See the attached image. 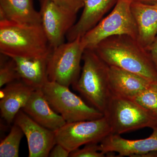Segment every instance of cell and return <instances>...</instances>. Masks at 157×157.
<instances>
[{"label":"cell","instance_id":"cell-12","mask_svg":"<svg viewBox=\"0 0 157 157\" xmlns=\"http://www.w3.org/2000/svg\"><path fill=\"white\" fill-rule=\"evenodd\" d=\"M101 151L105 153L117 152V157H140L157 151V127L153 129L151 135L140 140L124 139L120 135L111 134L100 143Z\"/></svg>","mask_w":157,"mask_h":157},{"label":"cell","instance_id":"cell-4","mask_svg":"<svg viewBox=\"0 0 157 157\" xmlns=\"http://www.w3.org/2000/svg\"><path fill=\"white\" fill-rule=\"evenodd\" d=\"M104 114L115 135L157 127V117L128 98L111 94Z\"/></svg>","mask_w":157,"mask_h":157},{"label":"cell","instance_id":"cell-8","mask_svg":"<svg viewBox=\"0 0 157 157\" xmlns=\"http://www.w3.org/2000/svg\"><path fill=\"white\" fill-rule=\"evenodd\" d=\"M55 132L56 144L70 152L87 144L100 143L112 134L111 127L104 116L93 120L67 123Z\"/></svg>","mask_w":157,"mask_h":157},{"label":"cell","instance_id":"cell-21","mask_svg":"<svg viewBox=\"0 0 157 157\" xmlns=\"http://www.w3.org/2000/svg\"><path fill=\"white\" fill-rule=\"evenodd\" d=\"M157 117V90H149L131 99Z\"/></svg>","mask_w":157,"mask_h":157},{"label":"cell","instance_id":"cell-26","mask_svg":"<svg viewBox=\"0 0 157 157\" xmlns=\"http://www.w3.org/2000/svg\"><path fill=\"white\" fill-rule=\"evenodd\" d=\"M131 3L137 2L147 4V5H155L157 4V0H129Z\"/></svg>","mask_w":157,"mask_h":157},{"label":"cell","instance_id":"cell-3","mask_svg":"<svg viewBox=\"0 0 157 157\" xmlns=\"http://www.w3.org/2000/svg\"><path fill=\"white\" fill-rule=\"evenodd\" d=\"M82 60L80 76L72 86L88 104L104 113L111 95L109 66L92 49H85Z\"/></svg>","mask_w":157,"mask_h":157},{"label":"cell","instance_id":"cell-9","mask_svg":"<svg viewBox=\"0 0 157 157\" xmlns=\"http://www.w3.org/2000/svg\"><path fill=\"white\" fill-rule=\"evenodd\" d=\"M42 28L52 48L64 42L65 37L76 22V14L51 0H39Z\"/></svg>","mask_w":157,"mask_h":157},{"label":"cell","instance_id":"cell-22","mask_svg":"<svg viewBox=\"0 0 157 157\" xmlns=\"http://www.w3.org/2000/svg\"><path fill=\"white\" fill-rule=\"evenodd\" d=\"M114 152L105 153L101 151L100 143H91L84 145L82 148H78L70 153V157H105L114 155Z\"/></svg>","mask_w":157,"mask_h":157},{"label":"cell","instance_id":"cell-16","mask_svg":"<svg viewBox=\"0 0 157 157\" xmlns=\"http://www.w3.org/2000/svg\"><path fill=\"white\" fill-rule=\"evenodd\" d=\"M131 7L137 25V41L147 49L157 35V4L132 2Z\"/></svg>","mask_w":157,"mask_h":157},{"label":"cell","instance_id":"cell-5","mask_svg":"<svg viewBox=\"0 0 157 157\" xmlns=\"http://www.w3.org/2000/svg\"><path fill=\"white\" fill-rule=\"evenodd\" d=\"M129 0H118L112 11L81 38L85 49H93L104 39L117 35H127L137 39V25Z\"/></svg>","mask_w":157,"mask_h":157},{"label":"cell","instance_id":"cell-20","mask_svg":"<svg viewBox=\"0 0 157 157\" xmlns=\"http://www.w3.org/2000/svg\"><path fill=\"white\" fill-rule=\"evenodd\" d=\"M1 57L0 67V87L16 80H19V75L16 69V64L13 59H9Z\"/></svg>","mask_w":157,"mask_h":157},{"label":"cell","instance_id":"cell-19","mask_svg":"<svg viewBox=\"0 0 157 157\" xmlns=\"http://www.w3.org/2000/svg\"><path fill=\"white\" fill-rule=\"evenodd\" d=\"M24 135L21 129L14 124L9 135L0 144V157H19L20 144Z\"/></svg>","mask_w":157,"mask_h":157},{"label":"cell","instance_id":"cell-11","mask_svg":"<svg viewBox=\"0 0 157 157\" xmlns=\"http://www.w3.org/2000/svg\"><path fill=\"white\" fill-rule=\"evenodd\" d=\"M109 80L111 94L130 99L145 91L157 90V83L113 66H109Z\"/></svg>","mask_w":157,"mask_h":157},{"label":"cell","instance_id":"cell-2","mask_svg":"<svg viewBox=\"0 0 157 157\" xmlns=\"http://www.w3.org/2000/svg\"><path fill=\"white\" fill-rule=\"evenodd\" d=\"M52 48L42 24L0 21V52L9 57L47 58Z\"/></svg>","mask_w":157,"mask_h":157},{"label":"cell","instance_id":"cell-18","mask_svg":"<svg viewBox=\"0 0 157 157\" xmlns=\"http://www.w3.org/2000/svg\"><path fill=\"white\" fill-rule=\"evenodd\" d=\"M0 9L12 22L28 25L42 24L41 14L35 9L33 0H0Z\"/></svg>","mask_w":157,"mask_h":157},{"label":"cell","instance_id":"cell-6","mask_svg":"<svg viewBox=\"0 0 157 157\" xmlns=\"http://www.w3.org/2000/svg\"><path fill=\"white\" fill-rule=\"evenodd\" d=\"M42 90L51 107L67 123L93 120L104 116L103 113L86 103L69 87L48 80Z\"/></svg>","mask_w":157,"mask_h":157},{"label":"cell","instance_id":"cell-13","mask_svg":"<svg viewBox=\"0 0 157 157\" xmlns=\"http://www.w3.org/2000/svg\"><path fill=\"white\" fill-rule=\"evenodd\" d=\"M118 0H84L83 11L79 19L66 36L68 42L81 38L95 26Z\"/></svg>","mask_w":157,"mask_h":157},{"label":"cell","instance_id":"cell-7","mask_svg":"<svg viewBox=\"0 0 157 157\" xmlns=\"http://www.w3.org/2000/svg\"><path fill=\"white\" fill-rule=\"evenodd\" d=\"M84 50L81 38L52 48L47 59L48 80L69 87L76 83Z\"/></svg>","mask_w":157,"mask_h":157},{"label":"cell","instance_id":"cell-10","mask_svg":"<svg viewBox=\"0 0 157 157\" xmlns=\"http://www.w3.org/2000/svg\"><path fill=\"white\" fill-rule=\"evenodd\" d=\"M14 122L26 137L29 157H48L56 144L55 132L37 123L21 109L17 113Z\"/></svg>","mask_w":157,"mask_h":157},{"label":"cell","instance_id":"cell-23","mask_svg":"<svg viewBox=\"0 0 157 157\" xmlns=\"http://www.w3.org/2000/svg\"><path fill=\"white\" fill-rule=\"evenodd\" d=\"M59 7L77 14L83 8L84 0H51Z\"/></svg>","mask_w":157,"mask_h":157},{"label":"cell","instance_id":"cell-17","mask_svg":"<svg viewBox=\"0 0 157 157\" xmlns=\"http://www.w3.org/2000/svg\"><path fill=\"white\" fill-rule=\"evenodd\" d=\"M11 58L15 62L20 80L34 90L42 89L48 80L47 58Z\"/></svg>","mask_w":157,"mask_h":157},{"label":"cell","instance_id":"cell-1","mask_svg":"<svg viewBox=\"0 0 157 157\" xmlns=\"http://www.w3.org/2000/svg\"><path fill=\"white\" fill-rule=\"evenodd\" d=\"M109 66L138 74L157 83V67L149 52L127 35L108 37L93 48Z\"/></svg>","mask_w":157,"mask_h":157},{"label":"cell","instance_id":"cell-24","mask_svg":"<svg viewBox=\"0 0 157 157\" xmlns=\"http://www.w3.org/2000/svg\"><path fill=\"white\" fill-rule=\"evenodd\" d=\"M70 152L63 146L56 144L51 151L48 157H69Z\"/></svg>","mask_w":157,"mask_h":157},{"label":"cell","instance_id":"cell-25","mask_svg":"<svg viewBox=\"0 0 157 157\" xmlns=\"http://www.w3.org/2000/svg\"><path fill=\"white\" fill-rule=\"evenodd\" d=\"M147 49L149 52L152 59L157 67V35L153 42Z\"/></svg>","mask_w":157,"mask_h":157},{"label":"cell","instance_id":"cell-14","mask_svg":"<svg viewBox=\"0 0 157 157\" xmlns=\"http://www.w3.org/2000/svg\"><path fill=\"white\" fill-rule=\"evenodd\" d=\"M21 110L37 123L54 132L67 123L62 116L51 107L42 89L34 90Z\"/></svg>","mask_w":157,"mask_h":157},{"label":"cell","instance_id":"cell-15","mask_svg":"<svg viewBox=\"0 0 157 157\" xmlns=\"http://www.w3.org/2000/svg\"><path fill=\"white\" fill-rule=\"evenodd\" d=\"M34 90L20 80L7 84L1 89V116L8 124L14 121L17 113L25 106Z\"/></svg>","mask_w":157,"mask_h":157}]
</instances>
